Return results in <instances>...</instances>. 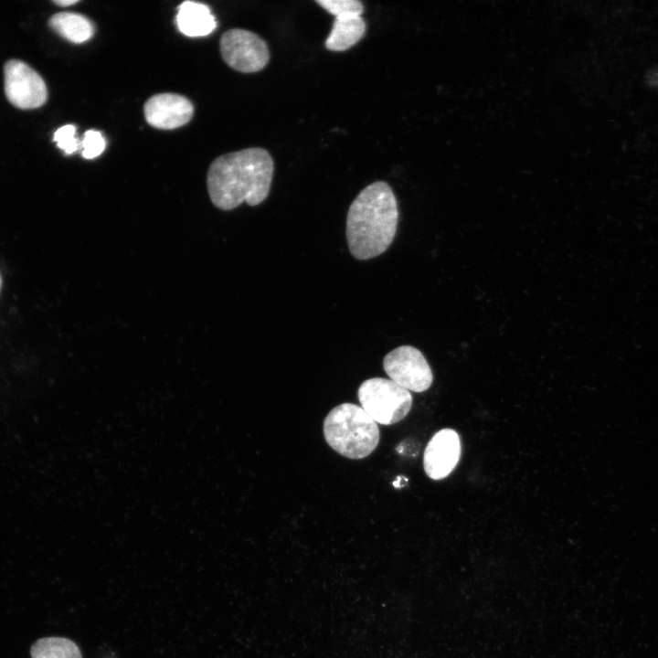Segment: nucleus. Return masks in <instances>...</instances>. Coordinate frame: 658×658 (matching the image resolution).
<instances>
[{
  "mask_svg": "<svg viewBox=\"0 0 658 658\" xmlns=\"http://www.w3.org/2000/svg\"><path fill=\"white\" fill-rule=\"evenodd\" d=\"M315 3L335 17L364 13V5L358 0H316Z\"/></svg>",
  "mask_w": 658,
  "mask_h": 658,
  "instance_id": "4468645a",
  "label": "nucleus"
},
{
  "mask_svg": "<svg viewBox=\"0 0 658 658\" xmlns=\"http://www.w3.org/2000/svg\"><path fill=\"white\" fill-rule=\"evenodd\" d=\"M461 440L451 429L436 432L428 442L423 455V467L432 480L447 477L456 467L461 458Z\"/></svg>",
  "mask_w": 658,
  "mask_h": 658,
  "instance_id": "6e6552de",
  "label": "nucleus"
},
{
  "mask_svg": "<svg viewBox=\"0 0 658 658\" xmlns=\"http://www.w3.org/2000/svg\"><path fill=\"white\" fill-rule=\"evenodd\" d=\"M219 47L224 61L239 72H258L270 61V50L265 40L247 29L226 31L221 36Z\"/></svg>",
  "mask_w": 658,
  "mask_h": 658,
  "instance_id": "39448f33",
  "label": "nucleus"
},
{
  "mask_svg": "<svg viewBox=\"0 0 658 658\" xmlns=\"http://www.w3.org/2000/svg\"><path fill=\"white\" fill-rule=\"evenodd\" d=\"M366 31V24L362 16H336L325 40V47L331 51L347 50L363 38Z\"/></svg>",
  "mask_w": 658,
  "mask_h": 658,
  "instance_id": "9b49d317",
  "label": "nucleus"
},
{
  "mask_svg": "<svg viewBox=\"0 0 658 658\" xmlns=\"http://www.w3.org/2000/svg\"><path fill=\"white\" fill-rule=\"evenodd\" d=\"M4 84L6 99L18 109H36L48 100L44 80L21 60L11 59L5 64Z\"/></svg>",
  "mask_w": 658,
  "mask_h": 658,
  "instance_id": "0eeeda50",
  "label": "nucleus"
},
{
  "mask_svg": "<svg viewBox=\"0 0 658 658\" xmlns=\"http://www.w3.org/2000/svg\"><path fill=\"white\" fill-rule=\"evenodd\" d=\"M53 141L66 154L75 153L80 146V143L76 137V127L72 124H66L58 128L54 133Z\"/></svg>",
  "mask_w": 658,
  "mask_h": 658,
  "instance_id": "2eb2a0df",
  "label": "nucleus"
},
{
  "mask_svg": "<svg viewBox=\"0 0 658 658\" xmlns=\"http://www.w3.org/2000/svg\"><path fill=\"white\" fill-rule=\"evenodd\" d=\"M324 435L333 450L353 460L368 456L380 440L377 422L353 403H342L331 409L324 420Z\"/></svg>",
  "mask_w": 658,
  "mask_h": 658,
  "instance_id": "7ed1b4c3",
  "label": "nucleus"
},
{
  "mask_svg": "<svg viewBox=\"0 0 658 658\" xmlns=\"http://www.w3.org/2000/svg\"><path fill=\"white\" fill-rule=\"evenodd\" d=\"M32 658H81L78 645L63 637H46L37 640L30 649Z\"/></svg>",
  "mask_w": 658,
  "mask_h": 658,
  "instance_id": "ddd939ff",
  "label": "nucleus"
},
{
  "mask_svg": "<svg viewBox=\"0 0 658 658\" xmlns=\"http://www.w3.org/2000/svg\"><path fill=\"white\" fill-rule=\"evenodd\" d=\"M398 210L390 186L383 181L366 186L351 203L346 239L352 256L366 260L384 253L397 231Z\"/></svg>",
  "mask_w": 658,
  "mask_h": 658,
  "instance_id": "f03ea898",
  "label": "nucleus"
},
{
  "mask_svg": "<svg viewBox=\"0 0 658 658\" xmlns=\"http://www.w3.org/2000/svg\"><path fill=\"white\" fill-rule=\"evenodd\" d=\"M362 409L377 422L391 425L402 420L412 406L410 392L391 379L373 377L358 387Z\"/></svg>",
  "mask_w": 658,
  "mask_h": 658,
  "instance_id": "20e7f679",
  "label": "nucleus"
},
{
  "mask_svg": "<svg viewBox=\"0 0 658 658\" xmlns=\"http://www.w3.org/2000/svg\"><path fill=\"white\" fill-rule=\"evenodd\" d=\"M175 20L179 30L191 37H205L217 27L208 6L193 1H186L178 6Z\"/></svg>",
  "mask_w": 658,
  "mask_h": 658,
  "instance_id": "9d476101",
  "label": "nucleus"
},
{
  "mask_svg": "<svg viewBox=\"0 0 658 658\" xmlns=\"http://www.w3.org/2000/svg\"><path fill=\"white\" fill-rule=\"evenodd\" d=\"M48 25L57 34L76 44L89 40L94 34L91 21L78 13H57L49 18Z\"/></svg>",
  "mask_w": 658,
  "mask_h": 658,
  "instance_id": "f8f14e48",
  "label": "nucleus"
},
{
  "mask_svg": "<svg viewBox=\"0 0 658 658\" xmlns=\"http://www.w3.org/2000/svg\"><path fill=\"white\" fill-rule=\"evenodd\" d=\"M274 163L261 147H250L217 157L209 165L207 186L213 205L231 210L243 202L254 207L269 196Z\"/></svg>",
  "mask_w": 658,
  "mask_h": 658,
  "instance_id": "f257e3e1",
  "label": "nucleus"
},
{
  "mask_svg": "<svg viewBox=\"0 0 658 658\" xmlns=\"http://www.w3.org/2000/svg\"><path fill=\"white\" fill-rule=\"evenodd\" d=\"M55 5L65 7L79 3V0H53Z\"/></svg>",
  "mask_w": 658,
  "mask_h": 658,
  "instance_id": "f3484780",
  "label": "nucleus"
},
{
  "mask_svg": "<svg viewBox=\"0 0 658 658\" xmlns=\"http://www.w3.org/2000/svg\"><path fill=\"white\" fill-rule=\"evenodd\" d=\"M105 145V140L99 131L89 130L80 142V147L83 149L81 155L86 159L95 158L103 152Z\"/></svg>",
  "mask_w": 658,
  "mask_h": 658,
  "instance_id": "dca6fc26",
  "label": "nucleus"
},
{
  "mask_svg": "<svg viewBox=\"0 0 658 658\" xmlns=\"http://www.w3.org/2000/svg\"><path fill=\"white\" fill-rule=\"evenodd\" d=\"M383 367L392 381L409 391L423 392L432 384L428 361L413 346L401 345L390 351L383 359Z\"/></svg>",
  "mask_w": 658,
  "mask_h": 658,
  "instance_id": "423d86ee",
  "label": "nucleus"
},
{
  "mask_svg": "<svg viewBox=\"0 0 658 658\" xmlns=\"http://www.w3.org/2000/svg\"><path fill=\"white\" fill-rule=\"evenodd\" d=\"M146 122L153 127L171 130L186 124L193 117L194 107L185 96L159 93L150 97L143 106Z\"/></svg>",
  "mask_w": 658,
  "mask_h": 658,
  "instance_id": "1a4fd4ad",
  "label": "nucleus"
},
{
  "mask_svg": "<svg viewBox=\"0 0 658 658\" xmlns=\"http://www.w3.org/2000/svg\"><path fill=\"white\" fill-rule=\"evenodd\" d=\"M1 286H2V279H1V275H0V290H1Z\"/></svg>",
  "mask_w": 658,
  "mask_h": 658,
  "instance_id": "a211bd4d",
  "label": "nucleus"
}]
</instances>
